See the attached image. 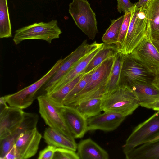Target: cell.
<instances>
[{
	"label": "cell",
	"mask_w": 159,
	"mask_h": 159,
	"mask_svg": "<svg viewBox=\"0 0 159 159\" xmlns=\"http://www.w3.org/2000/svg\"><path fill=\"white\" fill-rule=\"evenodd\" d=\"M115 57L107 59L98 66L84 88L64 105L75 107L83 101L105 96Z\"/></svg>",
	"instance_id": "obj_1"
},
{
	"label": "cell",
	"mask_w": 159,
	"mask_h": 159,
	"mask_svg": "<svg viewBox=\"0 0 159 159\" xmlns=\"http://www.w3.org/2000/svg\"><path fill=\"white\" fill-rule=\"evenodd\" d=\"M130 11L129 28L120 52L124 55L131 54L140 43L152 34L145 5L138 8L134 4Z\"/></svg>",
	"instance_id": "obj_2"
},
{
	"label": "cell",
	"mask_w": 159,
	"mask_h": 159,
	"mask_svg": "<svg viewBox=\"0 0 159 159\" xmlns=\"http://www.w3.org/2000/svg\"><path fill=\"white\" fill-rule=\"evenodd\" d=\"M139 106L138 98L132 89L122 86L103 97L102 107L103 111L116 112L127 116L131 115Z\"/></svg>",
	"instance_id": "obj_3"
},
{
	"label": "cell",
	"mask_w": 159,
	"mask_h": 159,
	"mask_svg": "<svg viewBox=\"0 0 159 159\" xmlns=\"http://www.w3.org/2000/svg\"><path fill=\"white\" fill-rule=\"evenodd\" d=\"M64 58L58 60L42 77L31 85L12 94L4 96L5 100L11 107L21 109L27 108L36 98L40 89L50 79L60 67Z\"/></svg>",
	"instance_id": "obj_4"
},
{
	"label": "cell",
	"mask_w": 159,
	"mask_h": 159,
	"mask_svg": "<svg viewBox=\"0 0 159 159\" xmlns=\"http://www.w3.org/2000/svg\"><path fill=\"white\" fill-rule=\"evenodd\" d=\"M62 33L56 20L48 22L35 23L16 30L13 38L16 45L26 40L37 39L46 41L49 43L59 38Z\"/></svg>",
	"instance_id": "obj_5"
},
{
	"label": "cell",
	"mask_w": 159,
	"mask_h": 159,
	"mask_svg": "<svg viewBox=\"0 0 159 159\" xmlns=\"http://www.w3.org/2000/svg\"><path fill=\"white\" fill-rule=\"evenodd\" d=\"M155 76L131 54L124 55L119 86L151 84Z\"/></svg>",
	"instance_id": "obj_6"
},
{
	"label": "cell",
	"mask_w": 159,
	"mask_h": 159,
	"mask_svg": "<svg viewBox=\"0 0 159 159\" xmlns=\"http://www.w3.org/2000/svg\"><path fill=\"white\" fill-rule=\"evenodd\" d=\"M69 12L77 26L88 37L94 39L98 33L96 14L87 0H72Z\"/></svg>",
	"instance_id": "obj_7"
},
{
	"label": "cell",
	"mask_w": 159,
	"mask_h": 159,
	"mask_svg": "<svg viewBox=\"0 0 159 159\" xmlns=\"http://www.w3.org/2000/svg\"><path fill=\"white\" fill-rule=\"evenodd\" d=\"M159 134V111L133 129L123 146V152L149 142Z\"/></svg>",
	"instance_id": "obj_8"
},
{
	"label": "cell",
	"mask_w": 159,
	"mask_h": 159,
	"mask_svg": "<svg viewBox=\"0 0 159 159\" xmlns=\"http://www.w3.org/2000/svg\"><path fill=\"white\" fill-rule=\"evenodd\" d=\"M39 112L49 127L75 139L67 126L58 107L49 99L46 93L37 98Z\"/></svg>",
	"instance_id": "obj_9"
},
{
	"label": "cell",
	"mask_w": 159,
	"mask_h": 159,
	"mask_svg": "<svg viewBox=\"0 0 159 159\" xmlns=\"http://www.w3.org/2000/svg\"><path fill=\"white\" fill-rule=\"evenodd\" d=\"M103 44L96 41L89 44L87 40L84 41L74 51L64 58L60 67L45 84L44 88L45 91L57 83L85 56Z\"/></svg>",
	"instance_id": "obj_10"
},
{
	"label": "cell",
	"mask_w": 159,
	"mask_h": 159,
	"mask_svg": "<svg viewBox=\"0 0 159 159\" xmlns=\"http://www.w3.org/2000/svg\"><path fill=\"white\" fill-rule=\"evenodd\" d=\"M152 34L136 48L131 54L155 75L159 73V53L151 41Z\"/></svg>",
	"instance_id": "obj_11"
},
{
	"label": "cell",
	"mask_w": 159,
	"mask_h": 159,
	"mask_svg": "<svg viewBox=\"0 0 159 159\" xmlns=\"http://www.w3.org/2000/svg\"><path fill=\"white\" fill-rule=\"evenodd\" d=\"M75 138H82L88 131L87 119L75 107L62 105L57 106Z\"/></svg>",
	"instance_id": "obj_12"
},
{
	"label": "cell",
	"mask_w": 159,
	"mask_h": 159,
	"mask_svg": "<svg viewBox=\"0 0 159 159\" xmlns=\"http://www.w3.org/2000/svg\"><path fill=\"white\" fill-rule=\"evenodd\" d=\"M42 137L36 127L21 133L14 144L18 159H28L35 155Z\"/></svg>",
	"instance_id": "obj_13"
},
{
	"label": "cell",
	"mask_w": 159,
	"mask_h": 159,
	"mask_svg": "<svg viewBox=\"0 0 159 159\" xmlns=\"http://www.w3.org/2000/svg\"><path fill=\"white\" fill-rule=\"evenodd\" d=\"M39 118V116L36 113L25 112L24 118L20 125L10 135L0 139V159H4L21 133L36 127Z\"/></svg>",
	"instance_id": "obj_14"
},
{
	"label": "cell",
	"mask_w": 159,
	"mask_h": 159,
	"mask_svg": "<svg viewBox=\"0 0 159 159\" xmlns=\"http://www.w3.org/2000/svg\"><path fill=\"white\" fill-rule=\"evenodd\" d=\"M103 112L87 119L88 131H113L121 125L126 117L116 112Z\"/></svg>",
	"instance_id": "obj_15"
},
{
	"label": "cell",
	"mask_w": 159,
	"mask_h": 159,
	"mask_svg": "<svg viewBox=\"0 0 159 159\" xmlns=\"http://www.w3.org/2000/svg\"><path fill=\"white\" fill-rule=\"evenodd\" d=\"M24 113L22 109L11 106L0 111V139L10 135L20 125Z\"/></svg>",
	"instance_id": "obj_16"
},
{
	"label": "cell",
	"mask_w": 159,
	"mask_h": 159,
	"mask_svg": "<svg viewBox=\"0 0 159 159\" xmlns=\"http://www.w3.org/2000/svg\"><path fill=\"white\" fill-rule=\"evenodd\" d=\"M103 45L85 56L59 80L48 89L46 91V93L48 94L58 89L84 72L90 61Z\"/></svg>",
	"instance_id": "obj_17"
},
{
	"label": "cell",
	"mask_w": 159,
	"mask_h": 159,
	"mask_svg": "<svg viewBox=\"0 0 159 159\" xmlns=\"http://www.w3.org/2000/svg\"><path fill=\"white\" fill-rule=\"evenodd\" d=\"M77 152L80 159H108L107 152L90 138L80 141L77 144Z\"/></svg>",
	"instance_id": "obj_18"
},
{
	"label": "cell",
	"mask_w": 159,
	"mask_h": 159,
	"mask_svg": "<svg viewBox=\"0 0 159 159\" xmlns=\"http://www.w3.org/2000/svg\"><path fill=\"white\" fill-rule=\"evenodd\" d=\"M123 152L127 159H159V139Z\"/></svg>",
	"instance_id": "obj_19"
},
{
	"label": "cell",
	"mask_w": 159,
	"mask_h": 159,
	"mask_svg": "<svg viewBox=\"0 0 159 159\" xmlns=\"http://www.w3.org/2000/svg\"><path fill=\"white\" fill-rule=\"evenodd\" d=\"M43 138L45 142L48 145L75 151L77 150V144L75 139H71L50 127L46 128Z\"/></svg>",
	"instance_id": "obj_20"
},
{
	"label": "cell",
	"mask_w": 159,
	"mask_h": 159,
	"mask_svg": "<svg viewBox=\"0 0 159 159\" xmlns=\"http://www.w3.org/2000/svg\"><path fill=\"white\" fill-rule=\"evenodd\" d=\"M138 97L139 106L146 108L159 99V90L151 84H137L129 87Z\"/></svg>",
	"instance_id": "obj_21"
},
{
	"label": "cell",
	"mask_w": 159,
	"mask_h": 159,
	"mask_svg": "<svg viewBox=\"0 0 159 159\" xmlns=\"http://www.w3.org/2000/svg\"><path fill=\"white\" fill-rule=\"evenodd\" d=\"M119 52L116 46L104 43L101 49L90 61L84 71L87 74L97 68L107 59L115 57Z\"/></svg>",
	"instance_id": "obj_22"
},
{
	"label": "cell",
	"mask_w": 159,
	"mask_h": 159,
	"mask_svg": "<svg viewBox=\"0 0 159 159\" xmlns=\"http://www.w3.org/2000/svg\"><path fill=\"white\" fill-rule=\"evenodd\" d=\"M103 97L93 98L83 101L75 107L87 119L95 116L102 111V105Z\"/></svg>",
	"instance_id": "obj_23"
},
{
	"label": "cell",
	"mask_w": 159,
	"mask_h": 159,
	"mask_svg": "<svg viewBox=\"0 0 159 159\" xmlns=\"http://www.w3.org/2000/svg\"><path fill=\"white\" fill-rule=\"evenodd\" d=\"M124 55L119 52L116 55L105 96L111 94L119 86V82Z\"/></svg>",
	"instance_id": "obj_24"
},
{
	"label": "cell",
	"mask_w": 159,
	"mask_h": 159,
	"mask_svg": "<svg viewBox=\"0 0 159 159\" xmlns=\"http://www.w3.org/2000/svg\"><path fill=\"white\" fill-rule=\"evenodd\" d=\"M85 74L84 72L58 89L48 94L46 93L56 106L63 105L66 97Z\"/></svg>",
	"instance_id": "obj_25"
},
{
	"label": "cell",
	"mask_w": 159,
	"mask_h": 159,
	"mask_svg": "<svg viewBox=\"0 0 159 159\" xmlns=\"http://www.w3.org/2000/svg\"><path fill=\"white\" fill-rule=\"evenodd\" d=\"M12 37L7 0H0V38Z\"/></svg>",
	"instance_id": "obj_26"
},
{
	"label": "cell",
	"mask_w": 159,
	"mask_h": 159,
	"mask_svg": "<svg viewBox=\"0 0 159 159\" xmlns=\"http://www.w3.org/2000/svg\"><path fill=\"white\" fill-rule=\"evenodd\" d=\"M124 17V15L112 21L111 25L102 37V40L104 43L108 45H116Z\"/></svg>",
	"instance_id": "obj_27"
},
{
	"label": "cell",
	"mask_w": 159,
	"mask_h": 159,
	"mask_svg": "<svg viewBox=\"0 0 159 159\" xmlns=\"http://www.w3.org/2000/svg\"><path fill=\"white\" fill-rule=\"evenodd\" d=\"M145 6L152 34H159V0H150Z\"/></svg>",
	"instance_id": "obj_28"
},
{
	"label": "cell",
	"mask_w": 159,
	"mask_h": 159,
	"mask_svg": "<svg viewBox=\"0 0 159 159\" xmlns=\"http://www.w3.org/2000/svg\"><path fill=\"white\" fill-rule=\"evenodd\" d=\"M124 15V19L121 26L118 41L116 45L119 52H120L122 48L127 32L131 17V12H126Z\"/></svg>",
	"instance_id": "obj_29"
},
{
	"label": "cell",
	"mask_w": 159,
	"mask_h": 159,
	"mask_svg": "<svg viewBox=\"0 0 159 159\" xmlns=\"http://www.w3.org/2000/svg\"><path fill=\"white\" fill-rule=\"evenodd\" d=\"M95 69L86 74L75 86L65 98L63 102L64 105L80 93L84 88Z\"/></svg>",
	"instance_id": "obj_30"
},
{
	"label": "cell",
	"mask_w": 159,
	"mask_h": 159,
	"mask_svg": "<svg viewBox=\"0 0 159 159\" xmlns=\"http://www.w3.org/2000/svg\"><path fill=\"white\" fill-rule=\"evenodd\" d=\"M53 159H80L75 151L67 148H56Z\"/></svg>",
	"instance_id": "obj_31"
},
{
	"label": "cell",
	"mask_w": 159,
	"mask_h": 159,
	"mask_svg": "<svg viewBox=\"0 0 159 159\" xmlns=\"http://www.w3.org/2000/svg\"><path fill=\"white\" fill-rule=\"evenodd\" d=\"M56 147L48 145L45 148L41 150L39 153L38 159H53L56 148Z\"/></svg>",
	"instance_id": "obj_32"
},
{
	"label": "cell",
	"mask_w": 159,
	"mask_h": 159,
	"mask_svg": "<svg viewBox=\"0 0 159 159\" xmlns=\"http://www.w3.org/2000/svg\"><path fill=\"white\" fill-rule=\"evenodd\" d=\"M117 10L121 13L130 11L134 6L130 0H117Z\"/></svg>",
	"instance_id": "obj_33"
},
{
	"label": "cell",
	"mask_w": 159,
	"mask_h": 159,
	"mask_svg": "<svg viewBox=\"0 0 159 159\" xmlns=\"http://www.w3.org/2000/svg\"><path fill=\"white\" fill-rule=\"evenodd\" d=\"M4 159H18V155L14 145L6 154Z\"/></svg>",
	"instance_id": "obj_34"
},
{
	"label": "cell",
	"mask_w": 159,
	"mask_h": 159,
	"mask_svg": "<svg viewBox=\"0 0 159 159\" xmlns=\"http://www.w3.org/2000/svg\"><path fill=\"white\" fill-rule=\"evenodd\" d=\"M151 41L153 45L159 53V34H152Z\"/></svg>",
	"instance_id": "obj_35"
},
{
	"label": "cell",
	"mask_w": 159,
	"mask_h": 159,
	"mask_svg": "<svg viewBox=\"0 0 159 159\" xmlns=\"http://www.w3.org/2000/svg\"><path fill=\"white\" fill-rule=\"evenodd\" d=\"M147 108L152 109L156 111H159V99L150 105Z\"/></svg>",
	"instance_id": "obj_36"
},
{
	"label": "cell",
	"mask_w": 159,
	"mask_h": 159,
	"mask_svg": "<svg viewBox=\"0 0 159 159\" xmlns=\"http://www.w3.org/2000/svg\"><path fill=\"white\" fill-rule=\"evenodd\" d=\"M6 103L4 97H1L0 98V111L8 107Z\"/></svg>",
	"instance_id": "obj_37"
},
{
	"label": "cell",
	"mask_w": 159,
	"mask_h": 159,
	"mask_svg": "<svg viewBox=\"0 0 159 159\" xmlns=\"http://www.w3.org/2000/svg\"><path fill=\"white\" fill-rule=\"evenodd\" d=\"M152 84L159 90V73L155 75Z\"/></svg>",
	"instance_id": "obj_38"
},
{
	"label": "cell",
	"mask_w": 159,
	"mask_h": 159,
	"mask_svg": "<svg viewBox=\"0 0 159 159\" xmlns=\"http://www.w3.org/2000/svg\"><path fill=\"white\" fill-rule=\"evenodd\" d=\"M149 0H139L134 4L136 7L139 8L145 5Z\"/></svg>",
	"instance_id": "obj_39"
},
{
	"label": "cell",
	"mask_w": 159,
	"mask_h": 159,
	"mask_svg": "<svg viewBox=\"0 0 159 159\" xmlns=\"http://www.w3.org/2000/svg\"><path fill=\"white\" fill-rule=\"evenodd\" d=\"M159 139V134L157 136L153 138V139L150 140L149 142H152L156 140Z\"/></svg>",
	"instance_id": "obj_40"
}]
</instances>
